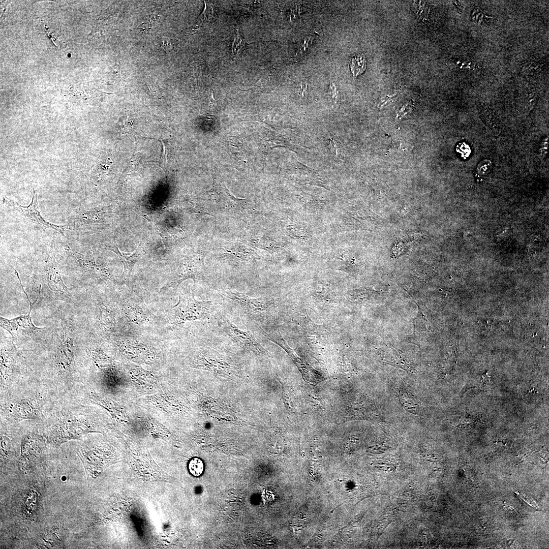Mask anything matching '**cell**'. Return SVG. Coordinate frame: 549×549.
Returning a JSON list of instances; mask_svg holds the SVG:
<instances>
[{
	"label": "cell",
	"instance_id": "obj_1",
	"mask_svg": "<svg viewBox=\"0 0 549 549\" xmlns=\"http://www.w3.org/2000/svg\"><path fill=\"white\" fill-rule=\"evenodd\" d=\"M211 305L210 301H198L193 296L180 297L178 304L175 307L176 326L186 321L207 318L211 312Z\"/></svg>",
	"mask_w": 549,
	"mask_h": 549
},
{
	"label": "cell",
	"instance_id": "obj_2",
	"mask_svg": "<svg viewBox=\"0 0 549 549\" xmlns=\"http://www.w3.org/2000/svg\"><path fill=\"white\" fill-rule=\"evenodd\" d=\"M94 422L84 416L70 415L58 420L51 428L53 437L59 440L75 438L95 429Z\"/></svg>",
	"mask_w": 549,
	"mask_h": 549
},
{
	"label": "cell",
	"instance_id": "obj_3",
	"mask_svg": "<svg viewBox=\"0 0 549 549\" xmlns=\"http://www.w3.org/2000/svg\"><path fill=\"white\" fill-rule=\"evenodd\" d=\"M14 271H15V274L17 276V278L19 281L22 290L25 294L29 302V311L27 315H21L12 319H6L1 316L0 324L1 327L7 330L13 338L29 337L39 332L42 329V328L36 327L32 322L30 314L32 310L33 305L30 302L27 295L24 290L19 277L18 273L16 270Z\"/></svg>",
	"mask_w": 549,
	"mask_h": 549
},
{
	"label": "cell",
	"instance_id": "obj_4",
	"mask_svg": "<svg viewBox=\"0 0 549 549\" xmlns=\"http://www.w3.org/2000/svg\"><path fill=\"white\" fill-rule=\"evenodd\" d=\"M3 203L9 206L13 207L25 218L27 219L32 222L42 227L44 229L49 228L53 229L65 236L64 228L65 226L57 225L52 224L47 222L42 217L39 210L37 195L35 190H34L32 201L27 206H22L16 201L8 199L5 197L3 198Z\"/></svg>",
	"mask_w": 549,
	"mask_h": 549
},
{
	"label": "cell",
	"instance_id": "obj_5",
	"mask_svg": "<svg viewBox=\"0 0 549 549\" xmlns=\"http://www.w3.org/2000/svg\"><path fill=\"white\" fill-rule=\"evenodd\" d=\"M203 267V259L197 254L186 257L162 289L176 287L187 279H192L195 282L196 280L202 275Z\"/></svg>",
	"mask_w": 549,
	"mask_h": 549
},
{
	"label": "cell",
	"instance_id": "obj_6",
	"mask_svg": "<svg viewBox=\"0 0 549 549\" xmlns=\"http://www.w3.org/2000/svg\"><path fill=\"white\" fill-rule=\"evenodd\" d=\"M9 413L13 419L17 421L38 419L42 415L41 403L36 398L19 399L11 404Z\"/></svg>",
	"mask_w": 549,
	"mask_h": 549
},
{
	"label": "cell",
	"instance_id": "obj_7",
	"mask_svg": "<svg viewBox=\"0 0 549 549\" xmlns=\"http://www.w3.org/2000/svg\"><path fill=\"white\" fill-rule=\"evenodd\" d=\"M110 210L95 208L78 214L75 218V226L79 228L104 224L108 221Z\"/></svg>",
	"mask_w": 549,
	"mask_h": 549
},
{
	"label": "cell",
	"instance_id": "obj_8",
	"mask_svg": "<svg viewBox=\"0 0 549 549\" xmlns=\"http://www.w3.org/2000/svg\"><path fill=\"white\" fill-rule=\"evenodd\" d=\"M224 294L242 309L252 313L262 311L266 308L267 306L264 299L253 298L239 292L227 291L225 292Z\"/></svg>",
	"mask_w": 549,
	"mask_h": 549
},
{
	"label": "cell",
	"instance_id": "obj_9",
	"mask_svg": "<svg viewBox=\"0 0 549 549\" xmlns=\"http://www.w3.org/2000/svg\"><path fill=\"white\" fill-rule=\"evenodd\" d=\"M225 325L228 335L236 343L253 350H260V346L250 331L241 330L227 319Z\"/></svg>",
	"mask_w": 549,
	"mask_h": 549
},
{
	"label": "cell",
	"instance_id": "obj_10",
	"mask_svg": "<svg viewBox=\"0 0 549 549\" xmlns=\"http://www.w3.org/2000/svg\"><path fill=\"white\" fill-rule=\"evenodd\" d=\"M89 397L92 401L107 410L117 422L124 424L129 422V418L127 413L120 406L111 399L94 392L90 393Z\"/></svg>",
	"mask_w": 549,
	"mask_h": 549
},
{
	"label": "cell",
	"instance_id": "obj_11",
	"mask_svg": "<svg viewBox=\"0 0 549 549\" xmlns=\"http://www.w3.org/2000/svg\"><path fill=\"white\" fill-rule=\"evenodd\" d=\"M105 249L114 253L122 262L125 273L129 274L132 267L144 254L143 246L140 242L137 248L132 253H127L121 251L114 245H105Z\"/></svg>",
	"mask_w": 549,
	"mask_h": 549
},
{
	"label": "cell",
	"instance_id": "obj_12",
	"mask_svg": "<svg viewBox=\"0 0 549 549\" xmlns=\"http://www.w3.org/2000/svg\"><path fill=\"white\" fill-rule=\"evenodd\" d=\"M73 359V345L71 341L67 339L61 344L57 352V364L59 371L63 373L70 371Z\"/></svg>",
	"mask_w": 549,
	"mask_h": 549
},
{
	"label": "cell",
	"instance_id": "obj_13",
	"mask_svg": "<svg viewBox=\"0 0 549 549\" xmlns=\"http://www.w3.org/2000/svg\"><path fill=\"white\" fill-rule=\"evenodd\" d=\"M45 273L48 280V285L50 288L65 289L67 287L64 284L59 271L56 268L52 259L49 258L47 260V264L45 268Z\"/></svg>",
	"mask_w": 549,
	"mask_h": 549
},
{
	"label": "cell",
	"instance_id": "obj_14",
	"mask_svg": "<svg viewBox=\"0 0 549 549\" xmlns=\"http://www.w3.org/2000/svg\"><path fill=\"white\" fill-rule=\"evenodd\" d=\"M397 396L404 408L413 414H418L420 406L416 399L410 394L402 389H396Z\"/></svg>",
	"mask_w": 549,
	"mask_h": 549
},
{
	"label": "cell",
	"instance_id": "obj_15",
	"mask_svg": "<svg viewBox=\"0 0 549 549\" xmlns=\"http://www.w3.org/2000/svg\"><path fill=\"white\" fill-rule=\"evenodd\" d=\"M350 66L354 78L362 73L366 69V61L363 55L357 54L354 56Z\"/></svg>",
	"mask_w": 549,
	"mask_h": 549
},
{
	"label": "cell",
	"instance_id": "obj_16",
	"mask_svg": "<svg viewBox=\"0 0 549 549\" xmlns=\"http://www.w3.org/2000/svg\"><path fill=\"white\" fill-rule=\"evenodd\" d=\"M247 43L241 36L237 30L232 44L231 50L233 57H236L243 50Z\"/></svg>",
	"mask_w": 549,
	"mask_h": 549
},
{
	"label": "cell",
	"instance_id": "obj_17",
	"mask_svg": "<svg viewBox=\"0 0 549 549\" xmlns=\"http://www.w3.org/2000/svg\"><path fill=\"white\" fill-rule=\"evenodd\" d=\"M143 217L154 226L157 233L161 237L166 249L170 250L171 249L174 243V238L162 233L155 223L152 222L146 215H143Z\"/></svg>",
	"mask_w": 549,
	"mask_h": 549
},
{
	"label": "cell",
	"instance_id": "obj_18",
	"mask_svg": "<svg viewBox=\"0 0 549 549\" xmlns=\"http://www.w3.org/2000/svg\"><path fill=\"white\" fill-rule=\"evenodd\" d=\"M189 470L191 474L195 476L201 475L204 470V465L199 458L192 459L189 464Z\"/></svg>",
	"mask_w": 549,
	"mask_h": 549
},
{
	"label": "cell",
	"instance_id": "obj_19",
	"mask_svg": "<svg viewBox=\"0 0 549 549\" xmlns=\"http://www.w3.org/2000/svg\"><path fill=\"white\" fill-rule=\"evenodd\" d=\"M468 145L464 143L459 144L456 147V150L458 152L461 154L462 157H468L471 152V150Z\"/></svg>",
	"mask_w": 549,
	"mask_h": 549
},
{
	"label": "cell",
	"instance_id": "obj_20",
	"mask_svg": "<svg viewBox=\"0 0 549 549\" xmlns=\"http://www.w3.org/2000/svg\"><path fill=\"white\" fill-rule=\"evenodd\" d=\"M171 43L169 39L165 38L161 40V45L166 52L170 51L172 49Z\"/></svg>",
	"mask_w": 549,
	"mask_h": 549
},
{
	"label": "cell",
	"instance_id": "obj_21",
	"mask_svg": "<svg viewBox=\"0 0 549 549\" xmlns=\"http://www.w3.org/2000/svg\"><path fill=\"white\" fill-rule=\"evenodd\" d=\"M209 98L211 103L213 104H215L216 103V101L214 98L212 91L211 90H210Z\"/></svg>",
	"mask_w": 549,
	"mask_h": 549
}]
</instances>
